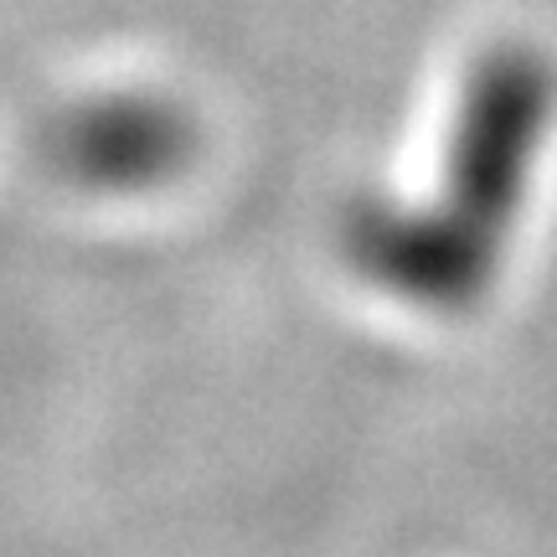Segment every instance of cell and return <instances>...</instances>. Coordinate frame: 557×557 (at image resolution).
<instances>
[{"mask_svg":"<svg viewBox=\"0 0 557 557\" xmlns=\"http://www.w3.org/2000/svg\"><path fill=\"white\" fill-rule=\"evenodd\" d=\"M553 114V62L532 47L485 52L459 88L438 186L423 197H361L346 212L341 248L351 269L418 310H470L500 274Z\"/></svg>","mask_w":557,"mask_h":557,"instance_id":"6da1fadb","label":"cell"},{"mask_svg":"<svg viewBox=\"0 0 557 557\" xmlns=\"http://www.w3.org/2000/svg\"><path fill=\"white\" fill-rule=\"evenodd\" d=\"M52 156L73 181L99 191H150L191 156V124L150 94H103L52 129Z\"/></svg>","mask_w":557,"mask_h":557,"instance_id":"7a4b0ae2","label":"cell"}]
</instances>
